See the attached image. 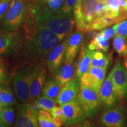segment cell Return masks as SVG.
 <instances>
[{"mask_svg":"<svg viewBox=\"0 0 127 127\" xmlns=\"http://www.w3.org/2000/svg\"><path fill=\"white\" fill-rule=\"evenodd\" d=\"M52 120L55 127H60L64 125L65 121L64 115H57L52 117Z\"/></svg>","mask_w":127,"mask_h":127,"instance_id":"cell-36","label":"cell"},{"mask_svg":"<svg viewBox=\"0 0 127 127\" xmlns=\"http://www.w3.org/2000/svg\"><path fill=\"white\" fill-rule=\"evenodd\" d=\"M27 1H30V2H31V1H32V0H27Z\"/></svg>","mask_w":127,"mask_h":127,"instance_id":"cell-43","label":"cell"},{"mask_svg":"<svg viewBox=\"0 0 127 127\" xmlns=\"http://www.w3.org/2000/svg\"><path fill=\"white\" fill-rule=\"evenodd\" d=\"M109 58L107 54L101 51L94 50L93 51L90 66H96L107 69L109 64Z\"/></svg>","mask_w":127,"mask_h":127,"instance_id":"cell-24","label":"cell"},{"mask_svg":"<svg viewBox=\"0 0 127 127\" xmlns=\"http://www.w3.org/2000/svg\"><path fill=\"white\" fill-rule=\"evenodd\" d=\"M108 6L105 0H77L73 9L77 29L90 31L93 22L100 17H105Z\"/></svg>","mask_w":127,"mask_h":127,"instance_id":"cell-1","label":"cell"},{"mask_svg":"<svg viewBox=\"0 0 127 127\" xmlns=\"http://www.w3.org/2000/svg\"><path fill=\"white\" fill-rule=\"evenodd\" d=\"M61 87L54 78L49 79L48 80L46 81L41 92V95L54 99H56L61 91Z\"/></svg>","mask_w":127,"mask_h":127,"instance_id":"cell-21","label":"cell"},{"mask_svg":"<svg viewBox=\"0 0 127 127\" xmlns=\"http://www.w3.org/2000/svg\"><path fill=\"white\" fill-rule=\"evenodd\" d=\"M65 0H48L47 7L53 13H59L64 4Z\"/></svg>","mask_w":127,"mask_h":127,"instance_id":"cell-31","label":"cell"},{"mask_svg":"<svg viewBox=\"0 0 127 127\" xmlns=\"http://www.w3.org/2000/svg\"><path fill=\"white\" fill-rule=\"evenodd\" d=\"M55 102L56 101H55V99L42 95V96H39L33 101L32 104L38 110L43 109L52 114L56 107Z\"/></svg>","mask_w":127,"mask_h":127,"instance_id":"cell-22","label":"cell"},{"mask_svg":"<svg viewBox=\"0 0 127 127\" xmlns=\"http://www.w3.org/2000/svg\"><path fill=\"white\" fill-rule=\"evenodd\" d=\"M38 120L39 127H54L52 120V115L50 112L43 109H39L38 113Z\"/></svg>","mask_w":127,"mask_h":127,"instance_id":"cell-29","label":"cell"},{"mask_svg":"<svg viewBox=\"0 0 127 127\" xmlns=\"http://www.w3.org/2000/svg\"><path fill=\"white\" fill-rule=\"evenodd\" d=\"M77 1V0H65L63 8L60 12L64 14L72 12Z\"/></svg>","mask_w":127,"mask_h":127,"instance_id":"cell-33","label":"cell"},{"mask_svg":"<svg viewBox=\"0 0 127 127\" xmlns=\"http://www.w3.org/2000/svg\"><path fill=\"white\" fill-rule=\"evenodd\" d=\"M13 0L1 1L0 2V20L4 17L8 9L10 7Z\"/></svg>","mask_w":127,"mask_h":127,"instance_id":"cell-34","label":"cell"},{"mask_svg":"<svg viewBox=\"0 0 127 127\" xmlns=\"http://www.w3.org/2000/svg\"><path fill=\"white\" fill-rule=\"evenodd\" d=\"M29 2L27 0H13L3 18V24L8 31H15L24 23L31 6Z\"/></svg>","mask_w":127,"mask_h":127,"instance_id":"cell-4","label":"cell"},{"mask_svg":"<svg viewBox=\"0 0 127 127\" xmlns=\"http://www.w3.org/2000/svg\"><path fill=\"white\" fill-rule=\"evenodd\" d=\"M88 48L93 51H103L104 52H107L109 49L108 41L103 38L98 33L90 42Z\"/></svg>","mask_w":127,"mask_h":127,"instance_id":"cell-26","label":"cell"},{"mask_svg":"<svg viewBox=\"0 0 127 127\" xmlns=\"http://www.w3.org/2000/svg\"><path fill=\"white\" fill-rule=\"evenodd\" d=\"M1 1H8V0H1Z\"/></svg>","mask_w":127,"mask_h":127,"instance_id":"cell-44","label":"cell"},{"mask_svg":"<svg viewBox=\"0 0 127 127\" xmlns=\"http://www.w3.org/2000/svg\"><path fill=\"white\" fill-rule=\"evenodd\" d=\"M32 103L23 102L17 106V115L15 117V127H38V113Z\"/></svg>","mask_w":127,"mask_h":127,"instance_id":"cell-7","label":"cell"},{"mask_svg":"<svg viewBox=\"0 0 127 127\" xmlns=\"http://www.w3.org/2000/svg\"><path fill=\"white\" fill-rule=\"evenodd\" d=\"M5 126L4 124L2 123V122L1 121V120H0V127H5Z\"/></svg>","mask_w":127,"mask_h":127,"instance_id":"cell-40","label":"cell"},{"mask_svg":"<svg viewBox=\"0 0 127 127\" xmlns=\"http://www.w3.org/2000/svg\"><path fill=\"white\" fill-rule=\"evenodd\" d=\"M74 71V63H64L56 71L54 75V79L60 86L63 87L73 79Z\"/></svg>","mask_w":127,"mask_h":127,"instance_id":"cell-17","label":"cell"},{"mask_svg":"<svg viewBox=\"0 0 127 127\" xmlns=\"http://www.w3.org/2000/svg\"><path fill=\"white\" fill-rule=\"evenodd\" d=\"M4 106L2 104H1V102H0V111H1V109H2L3 108H4Z\"/></svg>","mask_w":127,"mask_h":127,"instance_id":"cell-41","label":"cell"},{"mask_svg":"<svg viewBox=\"0 0 127 127\" xmlns=\"http://www.w3.org/2000/svg\"><path fill=\"white\" fill-rule=\"evenodd\" d=\"M99 95L101 104L106 109L116 105L118 101H120L110 73L105 79L100 89Z\"/></svg>","mask_w":127,"mask_h":127,"instance_id":"cell-14","label":"cell"},{"mask_svg":"<svg viewBox=\"0 0 127 127\" xmlns=\"http://www.w3.org/2000/svg\"><path fill=\"white\" fill-rule=\"evenodd\" d=\"M93 50L90 49H85L82 53L81 57L78 64L76 70V77L80 81L82 76L88 70L90 66L92 56H93Z\"/></svg>","mask_w":127,"mask_h":127,"instance_id":"cell-20","label":"cell"},{"mask_svg":"<svg viewBox=\"0 0 127 127\" xmlns=\"http://www.w3.org/2000/svg\"><path fill=\"white\" fill-rule=\"evenodd\" d=\"M63 39L38 21L35 32L26 37L28 51L35 58H45Z\"/></svg>","mask_w":127,"mask_h":127,"instance_id":"cell-2","label":"cell"},{"mask_svg":"<svg viewBox=\"0 0 127 127\" xmlns=\"http://www.w3.org/2000/svg\"><path fill=\"white\" fill-rule=\"evenodd\" d=\"M38 21L63 38L67 37L72 32L75 21L72 12L68 14L53 13L47 6L41 7L38 4Z\"/></svg>","mask_w":127,"mask_h":127,"instance_id":"cell-3","label":"cell"},{"mask_svg":"<svg viewBox=\"0 0 127 127\" xmlns=\"http://www.w3.org/2000/svg\"><path fill=\"white\" fill-rule=\"evenodd\" d=\"M0 102L4 107L16 104V101L11 89L5 84H0Z\"/></svg>","mask_w":127,"mask_h":127,"instance_id":"cell-23","label":"cell"},{"mask_svg":"<svg viewBox=\"0 0 127 127\" xmlns=\"http://www.w3.org/2000/svg\"><path fill=\"white\" fill-rule=\"evenodd\" d=\"M15 113L12 105L5 106L0 111V120L5 127H11L15 123Z\"/></svg>","mask_w":127,"mask_h":127,"instance_id":"cell-25","label":"cell"},{"mask_svg":"<svg viewBox=\"0 0 127 127\" xmlns=\"http://www.w3.org/2000/svg\"></svg>","mask_w":127,"mask_h":127,"instance_id":"cell-45","label":"cell"},{"mask_svg":"<svg viewBox=\"0 0 127 127\" xmlns=\"http://www.w3.org/2000/svg\"><path fill=\"white\" fill-rule=\"evenodd\" d=\"M48 0H39V2L41 3V4H45L47 2Z\"/></svg>","mask_w":127,"mask_h":127,"instance_id":"cell-39","label":"cell"},{"mask_svg":"<svg viewBox=\"0 0 127 127\" xmlns=\"http://www.w3.org/2000/svg\"><path fill=\"white\" fill-rule=\"evenodd\" d=\"M80 81L77 78H73L61 89L55 101L60 106L68 103L77 98L79 88Z\"/></svg>","mask_w":127,"mask_h":127,"instance_id":"cell-16","label":"cell"},{"mask_svg":"<svg viewBox=\"0 0 127 127\" xmlns=\"http://www.w3.org/2000/svg\"><path fill=\"white\" fill-rule=\"evenodd\" d=\"M114 50L120 56L125 57L127 55V40L124 38L117 35L113 40Z\"/></svg>","mask_w":127,"mask_h":127,"instance_id":"cell-28","label":"cell"},{"mask_svg":"<svg viewBox=\"0 0 127 127\" xmlns=\"http://www.w3.org/2000/svg\"><path fill=\"white\" fill-rule=\"evenodd\" d=\"M126 111L123 105H115L107 108L99 118V123L107 127H123L126 126Z\"/></svg>","mask_w":127,"mask_h":127,"instance_id":"cell-8","label":"cell"},{"mask_svg":"<svg viewBox=\"0 0 127 127\" xmlns=\"http://www.w3.org/2000/svg\"><path fill=\"white\" fill-rule=\"evenodd\" d=\"M107 69L104 68L90 66L80 79L81 85L94 89L99 93L100 89L105 80Z\"/></svg>","mask_w":127,"mask_h":127,"instance_id":"cell-12","label":"cell"},{"mask_svg":"<svg viewBox=\"0 0 127 127\" xmlns=\"http://www.w3.org/2000/svg\"><path fill=\"white\" fill-rule=\"evenodd\" d=\"M2 58H1V57H0V63H2Z\"/></svg>","mask_w":127,"mask_h":127,"instance_id":"cell-42","label":"cell"},{"mask_svg":"<svg viewBox=\"0 0 127 127\" xmlns=\"http://www.w3.org/2000/svg\"><path fill=\"white\" fill-rule=\"evenodd\" d=\"M47 78V69L43 64L36 65L33 72L30 85V96L28 102H33L40 96Z\"/></svg>","mask_w":127,"mask_h":127,"instance_id":"cell-10","label":"cell"},{"mask_svg":"<svg viewBox=\"0 0 127 127\" xmlns=\"http://www.w3.org/2000/svg\"><path fill=\"white\" fill-rule=\"evenodd\" d=\"M115 30V35L127 39V19L114 25Z\"/></svg>","mask_w":127,"mask_h":127,"instance_id":"cell-30","label":"cell"},{"mask_svg":"<svg viewBox=\"0 0 127 127\" xmlns=\"http://www.w3.org/2000/svg\"><path fill=\"white\" fill-rule=\"evenodd\" d=\"M8 81V74L2 63H0V84H6Z\"/></svg>","mask_w":127,"mask_h":127,"instance_id":"cell-35","label":"cell"},{"mask_svg":"<svg viewBox=\"0 0 127 127\" xmlns=\"http://www.w3.org/2000/svg\"><path fill=\"white\" fill-rule=\"evenodd\" d=\"M18 35L16 33L0 32V55L7 54L18 45Z\"/></svg>","mask_w":127,"mask_h":127,"instance_id":"cell-19","label":"cell"},{"mask_svg":"<svg viewBox=\"0 0 127 127\" xmlns=\"http://www.w3.org/2000/svg\"><path fill=\"white\" fill-rule=\"evenodd\" d=\"M51 115H52V117H54V116L57 115H63V109H62V107L56 106Z\"/></svg>","mask_w":127,"mask_h":127,"instance_id":"cell-37","label":"cell"},{"mask_svg":"<svg viewBox=\"0 0 127 127\" xmlns=\"http://www.w3.org/2000/svg\"><path fill=\"white\" fill-rule=\"evenodd\" d=\"M83 31L78 30L71 32L69 36H68L67 44L64 60L65 63H74L79 48L83 42Z\"/></svg>","mask_w":127,"mask_h":127,"instance_id":"cell-15","label":"cell"},{"mask_svg":"<svg viewBox=\"0 0 127 127\" xmlns=\"http://www.w3.org/2000/svg\"><path fill=\"white\" fill-rule=\"evenodd\" d=\"M117 23L113 19L108 18L107 17H100L96 18L90 27V31L92 30H102L108 27L113 24H116Z\"/></svg>","mask_w":127,"mask_h":127,"instance_id":"cell-27","label":"cell"},{"mask_svg":"<svg viewBox=\"0 0 127 127\" xmlns=\"http://www.w3.org/2000/svg\"><path fill=\"white\" fill-rule=\"evenodd\" d=\"M124 66H125V68H127V55L125 57V60H124Z\"/></svg>","mask_w":127,"mask_h":127,"instance_id":"cell-38","label":"cell"},{"mask_svg":"<svg viewBox=\"0 0 127 127\" xmlns=\"http://www.w3.org/2000/svg\"><path fill=\"white\" fill-rule=\"evenodd\" d=\"M63 111L64 124H78L85 121V114L78 98L61 106Z\"/></svg>","mask_w":127,"mask_h":127,"instance_id":"cell-11","label":"cell"},{"mask_svg":"<svg viewBox=\"0 0 127 127\" xmlns=\"http://www.w3.org/2000/svg\"><path fill=\"white\" fill-rule=\"evenodd\" d=\"M118 23L127 19V0H105Z\"/></svg>","mask_w":127,"mask_h":127,"instance_id":"cell-18","label":"cell"},{"mask_svg":"<svg viewBox=\"0 0 127 127\" xmlns=\"http://www.w3.org/2000/svg\"><path fill=\"white\" fill-rule=\"evenodd\" d=\"M77 98L85 115L89 118H94L101 105L99 93L88 87L81 85Z\"/></svg>","mask_w":127,"mask_h":127,"instance_id":"cell-6","label":"cell"},{"mask_svg":"<svg viewBox=\"0 0 127 127\" xmlns=\"http://www.w3.org/2000/svg\"><path fill=\"white\" fill-rule=\"evenodd\" d=\"M35 66H23L16 71L12 78L13 90L18 99L22 103L29 101L30 85Z\"/></svg>","mask_w":127,"mask_h":127,"instance_id":"cell-5","label":"cell"},{"mask_svg":"<svg viewBox=\"0 0 127 127\" xmlns=\"http://www.w3.org/2000/svg\"><path fill=\"white\" fill-rule=\"evenodd\" d=\"M67 38L66 37L64 40L54 47L48 55L46 64L48 71L51 76L54 75L56 71L62 65L64 60Z\"/></svg>","mask_w":127,"mask_h":127,"instance_id":"cell-13","label":"cell"},{"mask_svg":"<svg viewBox=\"0 0 127 127\" xmlns=\"http://www.w3.org/2000/svg\"><path fill=\"white\" fill-rule=\"evenodd\" d=\"M116 93L120 100L127 99V69L119 61L110 72Z\"/></svg>","mask_w":127,"mask_h":127,"instance_id":"cell-9","label":"cell"},{"mask_svg":"<svg viewBox=\"0 0 127 127\" xmlns=\"http://www.w3.org/2000/svg\"><path fill=\"white\" fill-rule=\"evenodd\" d=\"M98 34L101 36H102L104 39L108 41L115 35V28L113 26L112 27L105 28V29L102 30L100 32L98 33Z\"/></svg>","mask_w":127,"mask_h":127,"instance_id":"cell-32","label":"cell"}]
</instances>
